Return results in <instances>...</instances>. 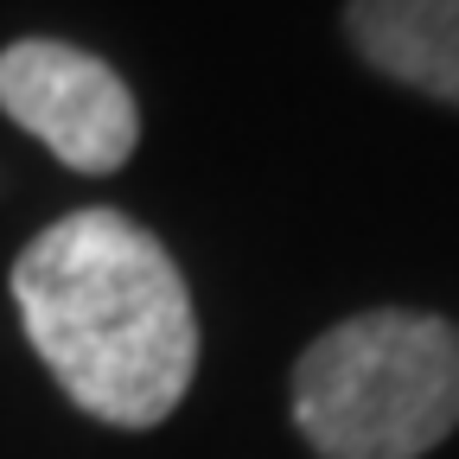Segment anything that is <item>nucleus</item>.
<instances>
[{
  "label": "nucleus",
  "mask_w": 459,
  "mask_h": 459,
  "mask_svg": "<svg viewBox=\"0 0 459 459\" xmlns=\"http://www.w3.org/2000/svg\"><path fill=\"white\" fill-rule=\"evenodd\" d=\"M344 32L370 71L459 108V0H351Z\"/></svg>",
  "instance_id": "obj_4"
},
{
  "label": "nucleus",
  "mask_w": 459,
  "mask_h": 459,
  "mask_svg": "<svg viewBox=\"0 0 459 459\" xmlns=\"http://www.w3.org/2000/svg\"><path fill=\"white\" fill-rule=\"evenodd\" d=\"M13 307L57 389L108 428H160L198 377L179 262L108 204L57 217L20 249Z\"/></svg>",
  "instance_id": "obj_1"
},
{
  "label": "nucleus",
  "mask_w": 459,
  "mask_h": 459,
  "mask_svg": "<svg viewBox=\"0 0 459 459\" xmlns=\"http://www.w3.org/2000/svg\"><path fill=\"white\" fill-rule=\"evenodd\" d=\"M294 421L319 459H421L459 428V325L377 307L294 364Z\"/></svg>",
  "instance_id": "obj_2"
},
{
  "label": "nucleus",
  "mask_w": 459,
  "mask_h": 459,
  "mask_svg": "<svg viewBox=\"0 0 459 459\" xmlns=\"http://www.w3.org/2000/svg\"><path fill=\"white\" fill-rule=\"evenodd\" d=\"M0 115L51 147L71 172H122L141 141V108L134 90L102 65L96 51L65 39H20L0 51Z\"/></svg>",
  "instance_id": "obj_3"
}]
</instances>
